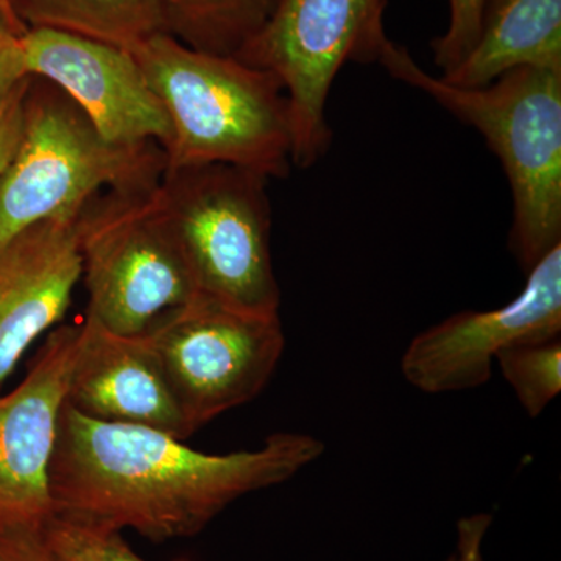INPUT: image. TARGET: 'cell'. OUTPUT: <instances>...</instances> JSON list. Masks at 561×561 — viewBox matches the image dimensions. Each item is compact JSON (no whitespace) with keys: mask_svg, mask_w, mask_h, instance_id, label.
Instances as JSON below:
<instances>
[{"mask_svg":"<svg viewBox=\"0 0 561 561\" xmlns=\"http://www.w3.org/2000/svg\"><path fill=\"white\" fill-rule=\"evenodd\" d=\"M323 453L313 435L276 432L256 449L208 454L65 404L50 463L54 513L151 541L192 537L232 502L290 481Z\"/></svg>","mask_w":561,"mask_h":561,"instance_id":"obj_1","label":"cell"},{"mask_svg":"<svg viewBox=\"0 0 561 561\" xmlns=\"http://www.w3.org/2000/svg\"><path fill=\"white\" fill-rule=\"evenodd\" d=\"M130 51L171 125L165 168L230 164L268 180L290 172L289 103L271 72L168 33Z\"/></svg>","mask_w":561,"mask_h":561,"instance_id":"obj_2","label":"cell"},{"mask_svg":"<svg viewBox=\"0 0 561 561\" xmlns=\"http://www.w3.org/2000/svg\"><path fill=\"white\" fill-rule=\"evenodd\" d=\"M378 62L476 128L497 154L513 197L508 243L524 271L561 245V69L527 66L461 88L432 76L391 39Z\"/></svg>","mask_w":561,"mask_h":561,"instance_id":"obj_3","label":"cell"},{"mask_svg":"<svg viewBox=\"0 0 561 561\" xmlns=\"http://www.w3.org/2000/svg\"><path fill=\"white\" fill-rule=\"evenodd\" d=\"M164 171L158 144L110 142L60 88L31 76L20 144L0 173V247L39 221H76L103 190H153Z\"/></svg>","mask_w":561,"mask_h":561,"instance_id":"obj_4","label":"cell"},{"mask_svg":"<svg viewBox=\"0 0 561 561\" xmlns=\"http://www.w3.org/2000/svg\"><path fill=\"white\" fill-rule=\"evenodd\" d=\"M267 181L230 164L165 168L157 197L198 294L238 311L279 316Z\"/></svg>","mask_w":561,"mask_h":561,"instance_id":"obj_5","label":"cell"},{"mask_svg":"<svg viewBox=\"0 0 561 561\" xmlns=\"http://www.w3.org/2000/svg\"><path fill=\"white\" fill-rule=\"evenodd\" d=\"M157 186L102 192L76 220L88 316L130 337L201 295Z\"/></svg>","mask_w":561,"mask_h":561,"instance_id":"obj_6","label":"cell"},{"mask_svg":"<svg viewBox=\"0 0 561 561\" xmlns=\"http://www.w3.org/2000/svg\"><path fill=\"white\" fill-rule=\"evenodd\" d=\"M387 0H278L234 55L271 72L289 103L291 162L311 168L327 153V102L346 62H378L389 43Z\"/></svg>","mask_w":561,"mask_h":561,"instance_id":"obj_7","label":"cell"},{"mask_svg":"<svg viewBox=\"0 0 561 561\" xmlns=\"http://www.w3.org/2000/svg\"><path fill=\"white\" fill-rule=\"evenodd\" d=\"M194 435L256 400L278 367L286 335L279 316H256L198 295L144 332Z\"/></svg>","mask_w":561,"mask_h":561,"instance_id":"obj_8","label":"cell"},{"mask_svg":"<svg viewBox=\"0 0 561 561\" xmlns=\"http://www.w3.org/2000/svg\"><path fill=\"white\" fill-rule=\"evenodd\" d=\"M561 335V245L527 272L518 297L491 311H463L412 339L401 357L405 381L427 394L485 386L502 350Z\"/></svg>","mask_w":561,"mask_h":561,"instance_id":"obj_9","label":"cell"},{"mask_svg":"<svg viewBox=\"0 0 561 561\" xmlns=\"http://www.w3.org/2000/svg\"><path fill=\"white\" fill-rule=\"evenodd\" d=\"M22 41L28 73L68 94L103 138L164 149L171 125L130 50L54 28H27Z\"/></svg>","mask_w":561,"mask_h":561,"instance_id":"obj_10","label":"cell"},{"mask_svg":"<svg viewBox=\"0 0 561 561\" xmlns=\"http://www.w3.org/2000/svg\"><path fill=\"white\" fill-rule=\"evenodd\" d=\"M79 339L80 323L55 328L20 386L0 397V523L43 526L54 515L50 463Z\"/></svg>","mask_w":561,"mask_h":561,"instance_id":"obj_11","label":"cell"},{"mask_svg":"<svg viewBox=\"0 0 561 561\" xmlns=\"http://www.w3.org/2000/svg\"><path fill=\"white\" fill-rule=\"evenodd\" d=\"M66 404L88 419L191 437L160 362L144 335H121L87 316L80 323Z\"/></svg>","mask_w":561,"mask_h":561,"instance_id":"obj_12","label":"cell"},{"mask_svg":"<svg viewBox=\"0 0 561 561\" xmlns=\"http://www.w3.org/2000/svg\"><path fill=\"white\" fill-rule=\"evenodd\" d=\"M80 279L76 221H39L0 247V382L65 319Z\"/></svg>","mask_w":561,"mask_h":561,"instance_id":"obj_13","label":"cell"},{"mask_svg":"<svg viewBox=\"0 0 561 561\" xmlns=\"http://www.w3.org/2000/svg\"><path fill=\"white\" fill-rule=\"evenodd\" d=\"M527 66L561 69V0H486L470 54L440 77L478 88Z\"/></svg>","mask_w":561,"mask_h":561,"instance_id":"obj_14","label":"cell"},{"mask_svg":"<svg viewBox=\"0 0 561 561\" xmlns=\"http://www.w3.org/2000/svg\"><path fill=\"white\" fill-rule=\"evenodd\" d=\"M27 28H54L131 50L165 33L160 0H7Z\"/></svg>","mask_w":561,"mask_h":561,"instance_id":"obj_15","label":"cell"},{"mask_svg":"<svg viewBox=\"0 0 561 561\" xmlns=\"http://www.w3.org/2000/svg\"><path fill=\"white\" fill-rule=\"evenodd\" d=\"M164 31L191 49L234 57L278 0H160Z\"/></svg>","mask_w":561,"mask_h":561,"instance_id":"obj_16","label":"cell"},{"mask_svg":"<svg viewBox=\"0 0 561 561\" xmlns=\"http://www.w3.org/2000/svg\"><path fill=\"white\" fill-rule=\"evenodd\" d=\"M502 378L530 419H537L561 391V341L522 343L496 356Z\"/></svg>","mask_w":561,"mask_h":561,"instance_id":"obj_17","label":"cell"},{"mask_svg":"<svg viewBox=\"0 0 561 561\" xmlns=\"http://www.w3.org/2000/svg\"><path fill=\"white\" fill-rule=\"evenodd\" d=\"M43 534L60 561H146L133 551L121 531L54 515L44 523ZM173 561H195L181 557Z\"/></svg>","mask_w":561,"mask_h":561,"instance_id":"obj_18","label":"cell"},{"mask_svg":"<svg viewBox=\"0 0 561 561\" xmlns=\"http://www.w3.org/2000/svg\"><path fill=\"white\" fill-rule=\"evenodd\" d=\"M448 28L432 41L434 62L442 73L456 68L470 54L481 32L486 0H448Z\"/></svg>","mask_w":561,"mask_h":561,"instance_id":"obj_19","label":"cell"},{"mask_svg":"<svg viewBox=\"0 0 561 561\" xmlns=\"http://www.w3.org/2000/svg\"><path fill=\"white\" fill-rule=\"evenodd\" d=\"M27 27L0 0V116L31 80L25 60L24 35Z\"/></svg>","mask_w":561,"mask_h":561,"instance_id":"obj_20","label":"cell"},{"mask_svg":"<svg viewBox=\"0 0 561 561\" xmlns=\"http://www.w3.org/2000/svg\"><path fill=\"white\" fill-rule=\"evenodd\" d=\"M43 526L0 523V561H60L46 541Z\"/></svg>","mask_w":561,"mask_h":561,"instance_id":"obj_21","label":"cell"},{"mask_svg":"<svg viewBox=\"0 0 561 561\" xmlns=\"http://www.w3.org/2000/svg\"><path fill=\"white\" fill-rule=\"evenodd\" d=\"M24 91L14 98V101L7 106V110L0 116V173L7 168L14 150H16L18 144H20Z\"/></svg>","mask_w":561,"mask_h":561,"instance_id":"obj_22","label":"cell"},{"mask_svg":"<svg viewBox=\"0 0 561 561\" xmlns=\"http://www.w3.org/2000/svg\"><path fill=\"white\" fill-rule=\"evenodd\" d=\"M491 522L493 518L489 513H476L460 519L457 524V551L445 561H470L472 549L482 545Z\"/></svg>","mask_w":561,"mask_h":561,"instance_id":"obj_23","label":"cell"},{"mask_svg":"<svg viewBox=\"0 0 561 561\" xmlns=\"http://www.w3.org/2000/svg\"><path fill=\"white\" fill-rule=\"evenodd\" d=\"M481 548H482V545H479V546H476L474 549H472L470 561H483Z\"/></svg>","mask_w":561,"mask_h":561,"instance_id":"obj_24","label":"cell"},{"mask_svg":"<svg viewBox=\"0 0 561 561\" xmlns=\"http://www.w3.org/2000/svg\"><path fill=\"white\" fill-rule=\"evenodd\" d=\"M5 2H7V0H5ZM7 3H9V2H7ZM9 7H10V5H9Z\"/></svg>","mask_w":561,"mask_h":561,"instance_id":"obj_25","label":"cell"}]
</instances>
